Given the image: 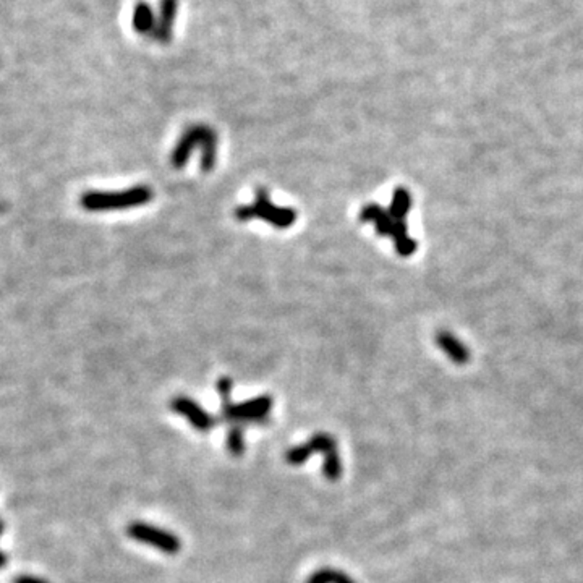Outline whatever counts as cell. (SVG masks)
I'll use <instances>...</instances> for the list:
<instances>
[{
    "label": "cell",
    "instance_id": "1",
    "mask_svg": "<svg viewBox=\"0 0 583 583\" xmlns=\"http://www.w3.org/2000/svg\"><path fill=\"white\" fill-rule=\"evenodd\" d=\"M234 381L229 376H224L218 381V392L223 399V408H220V420L229 423V426H247L252 423H268L269 413L274 407V399L271 396L253 397L250 401L234 403L230 401Z\"/></svg>",
    "mask_w": 583,
    "mask_h": 583
},
{
    "label": "cell",
    "instance_id": "2",
    "mask_svg": "<svg viewBox=\"0 0 583 583\" xmlns=\"http://www.w3.org/2000/svg\"><path fill=\"white\" fill-rule=\"evenodd\" d=\"M195 149L201 151V171H213L218 161V133L213 127L205 123L190 125L178 138L171 154V164L175 168H182Z\"/></svg>",
    "mask_w": 583,
    "mask_h": 583
},
{
    "label": "cell",
    "instance_id": "3",
    "mask_svg": "<svg viewBox=\"0 0 583 583\" xmlns=\"http://www.w3.org/2000/svg\"><path fill=\"white\" fill-rule=\"evenodd\" d=\"M154 198V193L146 185H137L122 191H86L80 198L83 209L91 213H107V211L132 209L148 205Z\"/></svg>",
    "mask_w": 583,
    "mask_h": 583
},
{
    "label": "cell",
    "instance_id": "4",
    "mask_svg": "<svg viewBox=\"0 0 583 583\" xmlns=\"http://www.w3.org/2000/svg\"><path fill=\"white\" fill-rule=\"evenodd\" d=\"M361 223H373L381 237H391L396 245V252L401 256H412L417 252V242L408 237L406 220L396 219L379 205H366L360 211Z\"/></svg>",
    "mask_w": 583,
    "mask_h": 583
},
{
    "label": "cell",
    "instance_id": "5",
    "mask_svg": "<svg viewBox=\"0 0 583 583\" xmlns=\"http://www.w3.org/2000/svg\"><path fill=\"white\" fill-rule=\"evenodd\" d=\"M235 218L240 223H248L252 219H263L276 229H288L297 223V211L288 206H277L269 200L266 188L259 186L254 193L252 205H242L235 209Z\"/></svg>",
    "mask_w": 583,
    "mask_h": 583
},
{
    "label": "cell",
    "instance_id": "6",
    "mask_svg": "<svg viewBox=\"0 0 583 583\" xmlns=\"http://www.w3.org/2000/svg\"><path fill=\"white\" fill-rule=\"evenodd\" d=\"M127 533L134 541L144 543L148 546L159 549L166 554H177L182 549V541L175 533L167 532V530L154 527V525L133 522L127 527Z\"/></svg>",
    "mask_w": 583,
    "mask_h": 583
},
{
    "label": "cell",
    "instance_id": "7",
    "mask_svg": "<svg viewBox=\"0 0 583 583\" xmlns=\"http://www.w3.org/2000/svg\"><path fill=\"white\" fill-rule=\"evenodd\" d=\"M339 449H337V441L334 436H331L329 433H316V435L311 436L305 444L288 449L286 454V462L290 465H302L305 464L313 454L320 452L322 457H327Z\"/></svg>",
    "mask_w": 583,
    "mask_h": 583
},
{
    "label": "cell",
    "instance_id": "8",
    "mask_svg": "<svg viewBox=\"0 0 583 583\" xmlns=\"http://www.w3.org/2000/svg\"><path fill=\"white\" fill-rule=\"evenodd\" d=\"M171 410L186 418L188 423L200 433H209L218 425V420L205 410L198 402L186 396H177L171 401Z\"/></svg>",
    "mask_w": 583,
    "mask_h": 583
},
{
    "label": "cell",
    "instance_id": "9",
    "mask_svg": "<svg viewBox=\"0 0 583 583\" xmlns=\"http://www.w3.org/2000/svg\"><path fill=\"white\" fill-rule=\"evenodd\" d=\"M436 344L444 354L449 356V360L455 365H467L470 361V350L457 339L454 334L447 331H441L436 334Z\"/></svg>",
    "mask_w": 583,
    "mask_h": 583
},
{
    "label": "cell",
    "instance_id": "10",
    "mask_svg": "<svg viewBox=\"0 0 583 583\" xmlns=\"http://www.w3.org/2000/svg\"><path fill=\"white\" fill-rule=\"evenodd\" d=\"M306 583H356V582L350 575H347L345 572L339 571V568L322 567V568H317L316 572H313L311 575L306 578Z\"/></svg>",
    "mask_w": 583,
    "mask_h": 583
},
{
    "label": "cell",
    "instance_id": "11",
    "mask_svg": "<svg viewBox=\"0 0 583 583\" xmlns=\"http://www.w3.org/2000/svg\"><path fill=\"white\" fill-rule=\"evenodd\" d=\"M412 209V195L407 188H396L392 195V203L391 208H389V213H391L396 219L406 220L407 214L410 213Z\"/></svg>",
    "mask_w": 583,
    "mask_h": 583
},
{
    "label": "cell",
    "instance_id": "12",
    "mask_svg": "<svg viewBox=\"0 0 583 583\" xmlns=\"http://www.w3.org/2000/svg\"><path fill=\"white\" fill-rule=\"evenodd\" d=\"M227 449L232 457H242L245 452V428L230 426L227 433Z\"/></svg>",
    "mask_w": 583,
    "mask_h": 583
},
{
    "label": "cell",
    "instance_id": "13",
    "mask_svg": "<svg viewBox=\"0 0 583 583\" xmlns=\"http://www.w3.org/2000/svg\"><path fill=\"white\" fill-rule=\"evenodd\" d=\"M13 583H49L44 578H40V577H35V575H20L15 578V582Z\"/></svg>",
    "mask_w": 583,
    "mask_h": 583
},
{
    "label": "cell",
    "instance_id": "14",
    "mask_svg": "<svg viewBox=\"0 0 583 583\" xmlns=\"http://www.w3.org/2000/svg\"><path fill=\"white\" fill-rule=\"evenodd\" d=\"M2 533H3V522H2V519H0V534ZM6 564H7V556L0 551V568L6 566Z\"/></svg>",
    "mask_w": 583,
    "mask_h": 583
}]
</instances>
